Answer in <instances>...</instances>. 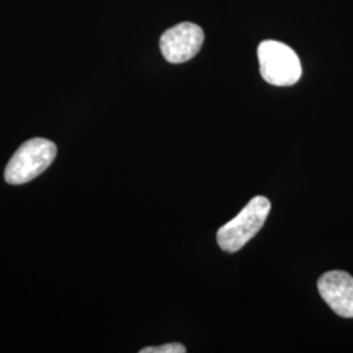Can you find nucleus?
Masks as SVG:
<instances>
[{
	"label": "nucleus",
	"mask_w": 353,
	"mask_h": 353,
	"mask_svg": "<svg viewBox=\"0 0 353 353\" xmlns=\"http://www.w3.org/2000/svg\"><path fill=\"white\" fill-rule=\"evenodd\" d=\"M318 290L328 306L343 318H353V278L344 271H330L318 280Z\"/></svg>",
	"instance_id": "5"
},
{
	"label": "nucleus",
	"mask_w": 353,
	"mask_h": 353,
	"mask_svg": "<svg viewBox=\"0 0 353 353\" xmlns=\"http://www.w3.org/2000/svg\"><path fill=\"white\" fill-rule=\"evenodd\" d=\"M270 211L271 203L265 196L252 198L240 214L219 229V246L228 252L241 250L263 228Z\"/></svg>",
	"instance_id": "1"
},
{
	"label": "nucleus",
	"mask_w": 353,
	"mask_h": 353,
	"mask_svg": "<svg viewBox=\"0 0 353 353\" xmlns=\"http://www.w3.org/2000/svg\"><path fill=\"white\" fill-rule=\"evenodd\" d=\"M57 157V145L50 140L33 138L13 153L6 166L4 178L10 185H23L42 174Z\"/></svg>",
	"instance_id": "2"
},
{
	"label": "nucleus",
	"mask_w": 353,
	"mask_h": 353,
	"mask_svg": "<svg viewBox=\"0 0 353 353\" xmlns=\"http://www.w3.org/2000/svg\"><path fill=\"white\" fill-rule=\"evenodd\" d=\"M202 28L192 23H181L164 32L160 38V50L169 63H185L192 59L203 46Z\"/></svg>",
	"instance_id": "4"
},
{
	"label": "nucleus",
	"mask_w": 353,
	"mask_h": 353,
	"mask_svg": "<svg viewBox=\"0 0 353 353\" xmlns=\"http://www.w3.org/2000/svg\"><path fill=\"white\" fill-rule=\"evenodd\" d=\"M258 59L261 75L271 85L290 87L303 75L297 54L278 41H263L258 48Z\"/></svg>",
	"instance_id": "3"
},
{
	"label": "nucleus",
	"mask_w": 353,
	"mask_h": 353,
	"mask_svg": "<svg viewBox=\"0 0 353 353\" xmlns=\"http://www.w3.org/2000/svg\"><path fill=\"white\" fill-rule=\"evenodd\" d=\"M140 353H185L186 348L183 344L179 343H169L160 347H145L140 350Z\"/></svg>",
	"instance_id": "6"
}]
</instances>
